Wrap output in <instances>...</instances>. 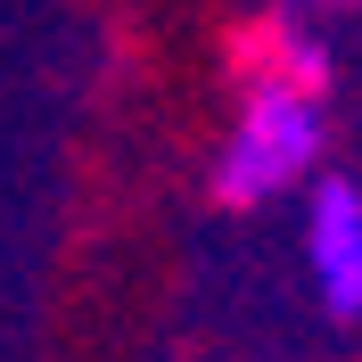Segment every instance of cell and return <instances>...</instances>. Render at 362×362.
<instances>
[{"label":"cell","instance_id":"6da1fadb","mask_svg":"<svg viewBox=\"0 0 362 362\" xmlns=\"http://www.w3.org/2000/svg\"><path fill=\"white\" fill-rule=\"evenodd\" d=\"M329 17L305 0H280L239 33V99L206 165V198L223 214H264L329 173Z\"/></svg>","mask_w":362,"mask_h":362},{"label":"cell","instance_id":"7a4b0ae2","mask_svg":"<svg viewBox=\"0 0 362 362\" xmlns=\"http://www.w3.org/2000/svg\"><path fill=\"white\" fill-rule=\"evenodd\" d=\"M296 255H305L313 305L354 329V321H362V181L354 173H321L313 189H305Z\"/></svg>","mask_w":362,"mask_h":362}]
</instances>
